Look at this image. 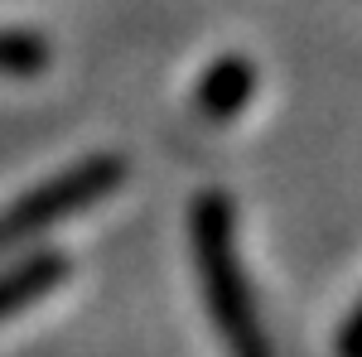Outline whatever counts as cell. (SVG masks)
<instances>
[{
	"label": "cell",
	"mask_w": 362,
	"mask_h": 357,
	"mask_svg": "<svg viewBox=\"0 0 362 357\" xmlns=\"http://www.w3.org/2000/svg\"><path fill=\"white\" fill-rule=\"evenodd\" d=\"M251 87H256V68H251V58H237V54L218 58V63L208 68V78L198 83V92H194L198 116H203V121H232L237 111L247 107Z\"/></svg>",
	"instance_id": "3"
},
{
	"label": "cell",
	"mask_w": 362,
	"mask_h": 357,
	"mask_svg": "<svg viewBox=\"0 0 362 357\" xmlns=\"http://www.w3.org/2000/svg\"><path fill=\"white\" fill-rule=\"evenodd\" d=\"M338 357H362V304L353 309V319L338 333Z\"/></svg>",
	"instance_id": "6"
},
{
	"label": "cell",
	"mask_w": 362,
	"mask_h": 357,
	"mask_svg": "<svg viewBox=\"0 0 362 357\" xmlns=\"http://www.w3.org/2000/svg\"><path fill=\"white\" fill-rule=\"evenodd\" d=\"M49 44L25 29H0V78H39L49 63Z\"/></svg>",
	"instance_id": "5"
},
{
	"label": "cell",
	"mask_w": 362,
	"mask_h": 357,
	"mask_svg": "<svg viewBox=\"0 0 362 357\" xmlns=\"http://www.w3.org/2000/svg\"><path fill=\"white\" fill-rule=\"evenodd\" d=\"M63 275H68V261H63L58 251L29 256L20 266H10V271L0 275V319H10V314H20L25 304H34L39 295H49Z\"/></svg>",
	"instance_id": "4"
},
{
	"label": "cell",
	"mask_w": 362,
	"mask_h": 357,
	"mask_svg": "<svg viewBox=\"0 0 362 357\" xmlns=\"http://www.w3.org/2000/svg\"><path fill=\"white\" fill-rule=\"evenodd\" d=\"M194 256H198V275L208 290V309L213 324L223 333L232 357H271L266 338H261V319L251 309V290L242 261H237V242H232V203L223 193H198L194 198Z\"/></svg>",
	"instance_id": "1"
},
{
	"label": "cell",
	"mask_w": 362,
	"mask_h": 357,
	"mask_svg": "<svg viewBox=\"0 0 362 357\" xmlns=\"http://www.w3.org/2000/svg\"><path fill=\"white\" fill-rule=\"evenodd\" d=\"M121 179H126V160L121 155H92L83 165L44 179L39 189H29L25 198H15L0 213V251L20 247L29 237H39V232H49L54 222H63L68 213H78V208L102 203L107 193L121 189Z\"/></svg>",
	"instance_id": "2"
}]
</instances>
